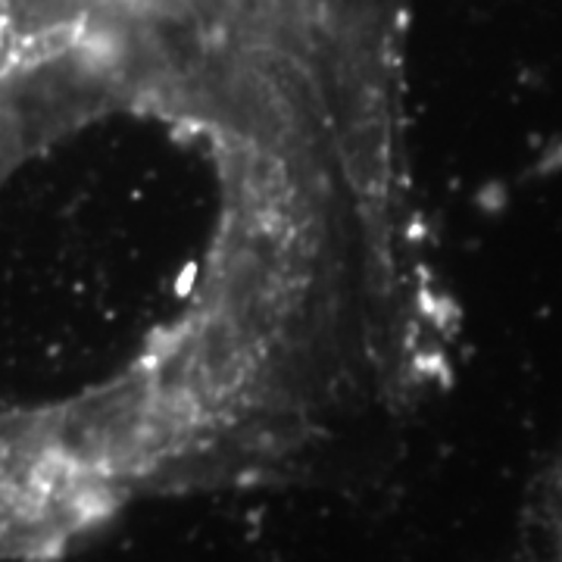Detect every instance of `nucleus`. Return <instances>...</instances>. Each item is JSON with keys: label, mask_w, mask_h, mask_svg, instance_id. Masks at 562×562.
<instances>
[{"label": "nucleus", "mask_w": 562, "mask_h": 562, "mask_svg": "<svg viewBox=\"0 0 562 562\" xmlns=\"http://www.w3.org/2000/svg\"><path fill=\"white\" fill-rule=\"evenodd\" d=\"M547 513H550V543H553V562H562V462L553 472L550 494H547Z\"/></svg>", "instance_id": "nucleus-1"}]
</instances>
